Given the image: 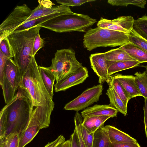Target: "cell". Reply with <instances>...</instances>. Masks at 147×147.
Returning <instances> with one entry per match:
<instances>
[{"instance_id": "1", "label": "cell", "mask_w": 147, "mask_h": 147, "mask_svg": "<svg viewBox=\"0 0 147 147\" xmlns=\"http://www.w3.org/2000/svg\"><path fill=\"white\" fill-rule=\"evenodd\" d=\"M17 90L13 99L1 109L6 118V136L12 133L19 136L26 126L34 108L25 93L19 88Z\"/></svg>"}, {"instance_id": "2", "label": "cell", "mask_w": 147, "mask_h": 147, "mask_svg": "<svg viewBox=\"0 0 147 147\" xmlns=\"http://www.w3.org/2000/svg\"><path fill=\"white\" fill-rule=\"evenodd\" d=\"M35 57L22 77L19 88L31 100L33 107L52 106L55 103L42 82Z\"/></svg>"}, {"instance_id": "3", "label": "cell", "mask_w": 147, "mask_h": 147, "mask_svg": "<svg viewBox=\"0 0 147 147\" xmlns=\"http://www.w3.org/2000/svg\"><path fill=\"white\" fill-rule=\"evenodd\" d=\"M41 28L39 26L18 32H13L8 36L13 60L19 67L22 77L33 57L32 49L34 40Z\"/></svg>"}, {"instance_id": "4", "label": "cell", "mask_w": 147, "mask_h": 147, "mask_svg": "<svg viewBox=\"0 0 147 147\" xmlns=\"http://www.w3.org/2000/svg\"><path fill=\"white\" fill-rule=\"evenodd\" d=\"M97 22L88 15L73 12L55 17L41 24V27L56 32H86Z\"/></svg>"}, {"instance_id": "5", "label": "cell", "mask_w": 147, "mask_h": 147, "mask_svg": "<svg viewBox=\"0 0 147 147\" xmlns=\"http://www.w3.org/2000/svg\"><path fill=\"white\" fill-rule=\"evenodd\" d=\"M83 40L84 47L89 51L100 47L121 46L129 42L127 34L98 27L88 30Z\"/></svg>"}, {"instance_id": "6", "label": "cell", "mask_w": 147, "mask_h": 147, "mask_svg": "<svg viewBox=\"0 0 147 147\" xmlns=\"http://www.w3.org/2000/svg\"><path fill=\"white\" fill-rule=\"evenodd\" d=\"M54 107H34L28 122L19 136L18 147H24L42 129L49 127L51 116Z\"/></svg>"}, {"instance_id": "7", "label": "cell", "mask_w": 147, "mask_h": 147, "mask_svg": "<svg viewBox=\"0 0 147 147\" xmlns=\"http://www.w3.org/2000/svg\"><path fill=\"white\" fill-rule=\"evenodd\" d=\"M49 67L57 82L74 73L83 67L77 59L75 51L72 49L57 50Z\"/></svg>"}, {"instance_id": "8", "label": "cell", "mask_w": 147, "mask_h": 147, "mask_svg": "<svg viewBox=\"0 0 147 147\" xmlns=\"http://www.w3.org/2000/svg\"><path fill=\"white\" fill-rule=\"evenodd\" d=\"M22 76L20 69L12 59L9 58L4 67L1 86L5 103L14 98L16 91L21 82Z\"/></svg>"}, {"instance_id": "9", "label": "cell", "mask_w": 147, "mask_h": 147, "mask_svg": "<svg viewBox=\"0 0 147 147\" xmlns=\"http://www.w3.org/2000/svg\"><path fill=\"white\" fill-rule=\"evenodd\" d=\"M32 10L26 4L17 5L0 25V40L8 36L29 17Z\"/></svg>"}, {"instance_id": "10", "label": "cell", "mask_w": 147, "mask_h": 147, "mask_svg": "<svg viewBox=\"0 0 147 147\" xmlns=\"http://www.w3.org/2000/svg\"><path fill=\"white\" fill-rule=\"evenodd\" d=\"M103 90V86L100 84L88 88L77 97L66 104L64 109L78 112L84 110L99 100Z\"/></svg>"}, {"instance_id": "11", "label": "cell", "mask_w": 147, "mask_h": 147, "mask_svg": "<svg viewBox=\"0 0 147 147\" xmlns=\"http://www.w3.org/2000/svg\"><path fill=\"white\" fill-rule=\"evenodd\" d=\"M89 59L91 67L98 77V83L101 84L105 82L108 83L111 76H109L108 74L109 65L105 53L92 54Z\"/></svg>"}, {"instance_id": "12", "label": "cell", "mask_w": 147, "mask_h": 147, "mask_svg": "<svg viewBox=\"0 0 147 147\" xmlns=\"http://www.w3.org/2000/svg\"><path fill=\"white\" fill-rule=\"evenodd\" d=\"M88 69L83 66L76 72L54 85L55 92L64 91L83 83L89 76Z\"/></svg>"}, {"instance_id": "13", "label": "cell", "mask_w": 147, "mask_h": 147, "mask_svg": "<svg viewBox=\"0 0 147 147\" xmlns=\"http://www.w3.org/2000/svg\"><path fill=\"white\" fill-rule=\"evenodd\" d=\"M72 12L69 7L61 5L53 6L50 8H47L39 4L36 8L32 10L30 15L24 23L52 14L56 13L66 14Z\"/></svg>"}, {"instance_id": "14", "label": "cell", "mask_w": 147, "mask_h": 147, "mask_svg": "<svg viewBox=\"0 0 147 147\" xmlns=\"http://www.w3.org/2000/svg\"><path fill=\"white\" fill-rule=\"evenodd\" d=\"M118 111L114 107L108 105H95L88 107L81 113L83 118L88 116H106L113 118L116 117Z\"/></svg>"}, {"instance_id": "15", "label": "cell", "mask_w": 147, "mask_h": 147, "mask_svg": "<svg viewBox=\"0 0 147 147\" xmlns=\"http://www.w3.org/2000/svg\"><path fill=\"white\" fill-rule=\"evenodd\" d=\"M113 76L121 83L127 92L130 99L142 96L136 84L134 76L116 74Z\"/></svg>"}, {"instance_id": "16", "label": "cell", "mask_w": 147, "mask_h": 147, "mask_svg": "<svg viewBox=\"0 0 147 147\" xmlns=\"http://www.w3.org/2000/svg\"><path fill=\"white\" fill-rule=\"evenodd\" d=\"M104 127L112 143L137 142L136 139L114 126L109 125Z\"/></svg>"}, {"instance_id": "17", "label": "cell", "mask_w": 147, "mask_h": 147, "mask_svg": "<svg viewBox=\"0 0 147 147\" xmlns=\"http://www.w3.org/2000/svg\"><path fill=\"white\" fill-rule=\"evenodd\" d=\"M110 81L107 83L109 87L106 93L110 100L109 105L125 116L127 115V107L113 89Z\"/></svg>"}, {"instance_id": "18", "label": "cell", "mask_w": 147, "mask_h": 147, "mask_svg": "<svg viewBox=\"0 0 147 147\" xmlns=\"http://www.w3.org/2000/svg\"><path fill=\"white\" fill-rule=\"evenodd\" d=\"M119 48L136 60L142 63L147 62V52L134 44L129 42Z\"/></svg>"}, {"instance_id": "19", "label": "cell", "mask_w": 147, "mask_h": 147, "mask_svg": "<svg viewBox=\"0 0 147 147\" xmlns=\"http://www.w3.org/2000/svg\"><path fill=\"white\" fill-rule=\"evenodd\" d=\"M109 116H88L83 118L82 125L90 132L94 133L99 127L103 126Z\"/></svg>"}, {"instance_id": "20", "label": "cell", "mask_w": 147, "mask_h": 147, "mask_svg": "<svg viewBox=\"0 0 147 147\" xmlns=\"http://www.w3.org/2000/svg\"><path fill=\"white\" fill-rule=\"evenodd\" d=\"M111 144L104 126L99 127L94 133L92 147H111Z\"/></svg>"}, {"instance_id": "21", "label": "cell", "mask_w": 147, "mask_h": 147, "mask_svg": "<svg viewBox=\"0 0 147 147\" xmlns=\"http://www.w3.org/2000/svg\"><path fill=\"white\" fill-rule=\"evenodd\" d=\"M38 67L45 86L50 96L53 98V86L55 77L49 67L39 66Z\"/></svg>"}, {"instance_id": "22", "label": "cell", "mask_w": 147, "mask_h": 147, "mask_svg": "<svg viewBox=\"0 0 147 147\" xmlns=\"http://www.w3.org/2000/svg\"><path fill=\"white\" fill-rule=\"evenodd\" d=\"M106 60L109 65L112 63L118 61H136L131 57L125 51L119 47L105 52Z\"/></svg>"}, {"instance_id": "23", "label": "cell", "mask_w": 147, "mask_h": 147, "mask_svg": "<svg viewBox=\"0 0 147 147\" xmlns=\"http://www.w3.org/2000/svg\"><path fill=\"white\" fill-rule=\"evenodd\" d=\"M65 14L63 13L52 14L26 22L18 27L13 32H18L33 27L40 26L42 24L50 19Z\"/></svg>"}, {"instance_id": "24", "label": "cell", "mask_w": 147, "mask_h": 147, "mask_svg": "<svg viewBox=\"0 0 147 147\" xmlns=\"http://www.w3.org/2000/svg\"><path fill=\"white\" fill-rule=\"evenodd\" d=\"M142 63L137 61H116L112 63L109 66L108 74L111 76L114 74L119 71L131 68Z\"/></svg>"}, {"instance_id": "25", "label": "cell", "mask_w": 147, "mask_h": 147, "mask_svg": "<svg viewBox=\"0 0 147 147\" xmlns=\"http://www.w3.org/2000/svg\"><path fill=\"white\" fill-rule=\"evenodd\" d=\"M135 81L142 96L147 98V72H137L134 74Z\"/></svg>"}, {"instance_id": "26", "label": "cell", "mask_w": 147, "mask_h": 147, "mask_svg": "<svg viewBox=\"0 0 147 147\" xmlns=\"http://www.w3.org/2000/svg\"><path fill=\"white\" fill-rule=\"evenodd\" d=\"M112 86L125 105L127 106L130 99L126 91L118 80L113 76H111L110 81Z\"/></svg>"}, {"instance_id": "27", "label": "cell", "mask_w": 147, "mask_h": 147, "mask_svg": "<svg viewBox=\"0 0 147 147\" xmlns=\"http://www.w3.org/2000/svg\"><path fill=\"white\" fill-rule=\"evenodd\" d=\"M141 37L147 40V16L134 20L133 28Z\"/></svg>"}, {"instance_id": "28", "label": "cell", "mask_w": 147, "mask_h": 147, "mask_svg": "<svg viewBox=\"0 0 147 147\" xmlns=\"http://www.w3.org/2000/svg\"><path fill=\"white\" fill-rule=\"evenodd\" d=\"M107 3L113 6H127L132 5L140 7L145 8L146 1L143 0H108Z\"/></svg>"}, {"instance_id": "29", "label": "cell", "mask_w": 147, "mask_h": 147, "mask_svg": "<svg viewBox=\"0 0 147 147\" xmlns=\"http://www.w3.org/2000/svg\"><path fill=\"white\" fill-rule=\"evenodd\" d=\"M129 40L147 52V40L138 35L133 29L129 35Z\"/></svg>"}, {"instance_id": "30", "label": "cell", "mask_w": 147, "mask_h": 147, "mask_svg": "<svg viewBox=\"0 0 147 147\" xmlns=\"http://www.w3.org/2000/svg\"><path fill=\"white\" fill-rule=\"evenodd\" d=\"M82 118L81 114L78 111H76L74 117L75 128L76 130L80 147H88L84 140L81 132V125L83 120Z\"/></svg>"}, {"instance_id": "31", "label": "cell", "mask_w": 147, "mask_h": 147, "mask_svg": "<svg viewBox=\"0 0 147 147\" xmlns=\"http://www.w3.org/2000/svg\"><path fill=\"white\" fill-rule=\"evenodd\" d=\"M0 51L9 58L11 59L13 57L8 36L0 40Z\"/></svg>"}, {"instance_id": "32", "label": "cell", "mask_w": 147, "mask_h": 147, "mask_svg": "<svg viewBox=\"0 0 147 147\" xmlns=\"http://www.w3.org/2000/svg\"><path fill=\"white\" fill-rule=\"evenodd\" d=\"M95 0H57L56 2L61 5L69 6H80L85 3L95 1Z\"/></svg>"}, {"instance_id": "33", "label": "cell", "mask_w": 147, "mask_h": 147, "mask_svg": "<svg viewBox=\"0 0 147 147\" xmlns=\"http://www.w3.org/2000/svg\"><path fill=\"white\" fill-rule=\"evenodd\" d=\"M81 131L84 140L88 147H92L94 133L90 132L82 124Z\"/></svg>"}, {"instance_id": "34", "label": "cell", "mask_w": 147, "mask_h": 147, "mask_svg": "<svg viewBox=\"0 0 147 147\" xmlns=\"http://www.w3.org/2000/svg\"><path fill=\"white\" fill-rule=\"evenodd\" d=\"M19 139L18 134L12 133L6 136L4 140L6 142L7 147H18Z\"/></svg>"}, {"instance_id": "35", "label": "cell", "mask_w": 147, "mask_h": 147, "mask_svg": "<svg viewBox=\"0 0 147 147\" xmlns=\"http://www.w3.org/2000/svg\"><path fill=\"white\" fill-rule=\"evenodd\" d=\"M44 46V41L40 37L39 32H38L35 37L32 49L33 57L35 56L38 51Z\"/></svg>"}, {"instance_id": "36", "label": "cell", "mask_w": 147, "mask_h": 147, "mask_svg": "<svg viewBox=\"0 0 147 147\" xmlns=\"http://www.w3.org/2000/svg\"><path fill=\"white\" fill-rule=\"evenodd\" d=\"M8 59L9 58L0 51V84L1 85L2 83L3 80L4 67Z\"/></svg>"}, {"instance_id": "37", "label": "cell", "mask_w": 147, "mask_h": 147, "mask_svg": "<svg viewBox=\"0 0 147 147\" xmlns=\"http://www.w3.org/2000/svg\"><path fill=\"white\" fill-rule=\"evenodd\" d=\"M65 141L64 136L61 135L54 141L48 143L44 147H58L61 144Z\"/></svg>"}, {"instance_id": "38", "label": "cell", "mask_w": 147, "mask_h": 147, "mask_svg": "<svg viewBox=\"0 0 147 147\" xmlns=\"http://www.w3.org/2000/svg\"><path fill=\"white\" fill-rule=\"evenodd\" d=\"M69 140L71 142L70 147H80L76 130L75 128L73 132L70 136Z\"/></svg>"}, {"instance_id": "39", "label": "cell", "mask_w": 147, "mask_h": 147, "mask_svg": "<svg viewBox=\"0 0 147 147\" xmlns=\"http://www.w3.org/2000/svg\"><path fill=\"white\" fill-rule=\"evenodd\" d=\"M111 147H141L138 143L127 142L114 143L111 144Z\"/></svg>"}, {"instance_id": "40", "label": "cell", "mask_w": 147, "mask_h": 147, "mask_svg": "<svg viewBox=\"0 0 147 147\" xmlns=\"http://www.w3.org/2000/svg\"><path fill=\"white\" fill-rule=\"evenodd\" d=\"M144 104L143 107L144 113V124L146 136L147 138V98H144Z\"/></svg>"}, {"instance_id": "41", "label": "cell", "mask_w": 147, "mask_h": 147, "mask_svg": "<svg viewBox=\"0 0 147 147\" xmlns=\"http://www.w3.org/2000/svg\"><path fill=\"white\" fill-rule=\"evenodd\" d=\"M39 4L44 7L50 8L52 7L53 5V3L50 0H38V1Z\"/></svg>"}, {"instance_id": "42", "label": "cell", "mask_w": 147, "mask_h": 147, "mask_svg": "<svg viewBox=\"0 0 147 147\" xmlns=\"http://www.w3.org/2000/svg\"><path fill=\"white\" fill-rule=\"evenodd\" d=\"M0 147H7L6 142L5 140L0 142Z\"/></svg>"}, {"instance_id": "43", "label": "cell", "mask_w": 147, "mask_h": 147, "mask_svg": "<svg viewBox=\"0 0 147 147\" xmlns=\"http://www.w3.org/2000/svg\"><path fill=\"white\" fill-rule=\"evenodd\" d=\"M142 66L144 67L146 69V71L147 72V65L146 66Z\"/></svg>"}]
</instances>
